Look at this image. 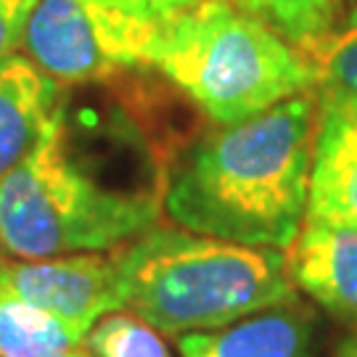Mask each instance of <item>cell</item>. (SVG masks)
I'll list each match as a JSON object with an SVG mask.
<instances>
[{"mask_svg": "<svg viewBox=\"0 0 357 357\" xmlns=\"http://www.w3.org/2000/svg\"><path fill=\"white\" fill-rule=\"evenodd\" d=\"M90 6L101 8V11L109 13H119V16H130V19H138L143 24H151V26H162L156 22V16L151 13V6L149 0H85Z\"/></svg>", "mask_w": 357, "mask_h": 357, "instance_id": "cell-16", "label": "cell"}, {"mask_svg": "<svg viewBox=\"0 0 357 357\" xmlns=\"http://www.w3.org/2000/svg\"><path fill=\"white\" fill-rule=\"evenodd\" d=\"M315 90L212 125L167 167L165 215L183 230L286 252L307 217Z\"/></svg>", "mask_w": 357, "mask_h": 357, "instance_id": "cell-2", "label": "cell"}, {"mask_svg": "<svg viewBox=\"0 0 357 357\" xmlns=\"http://www.w3.org/2000/svg\"><path fill=\"white\" fill-rule=\"evenodd\" d=\"M146 64L212 125H236L318 88L315 61L233 0H204L162 24Z\"/></svg>", "mask_w": 357, "mask_h": 357, "instance_id": "cell-4", "label": "cell"}, {"mask_svg": "<svg viewBox=\"0 0 357 357\" xmlns=\"http://www.w3.org/2000/svg\"><path fill=\"white\" fill-rule=\"evenodd\" d=\"M199 3H204V0H149L151 13L156 16L159 24H167V22L175 19L178 13L191 11V8H196Z\"/></svg>", "mask_w": 357, "mask_h": 357, "instance_id": "cell-17", "label": "cell"}, {"mask_svg": "<svg viewBox=\"0 0 357 357\" xmlns=\"http://www.w3.org/2000/svg\"><path fill=\"white\" fill-rule=\"evenodd\" d=\"M38 0H0V59L22 48V35Z\"/></svg>", "mask_w": 357, "mask_h": 357, "instance_id": "cell-15", "label": "cell"}, {"mask_svg": "<svg viewBox=\"0 0 357 357\" xmlns=\"http://www.w3.org/2000/svg\"><path fill=\"white\" fill-rule=\"evenodd\" d=\"M233 3L310 59L339 29V13H342L336 0H233Z\"/></svg>", "mask_w": 357, "mask_h": 357, "instance_id": "cell-12", "label": "cell"}, {"mask_svg": "<svg viewBox=\"0 0 357 357\" xmlns=\"http://www.w3.org/2000/svg\"><path fill=\"white\" fill-rule=\"evenodd\" d=\"M296 291L307 294L331 318L357 326V230L305 220L286 249Z\"/></svg>", "mask_w": 357, "mask_h": 357, "instance_id": "cell-8", "label": "cell"}, {"mask_svg": "<svg viewBox=\"0 0 357 357\" xmlns=\"http://www.w3.org/2000/svg\"><path fill=\"white\" fill-rule=\"evenodd\" d=\"M333 357H357V326L352 328V333H347L344 339L339 342Z\"/></svg>", "mask_w": 357, "mask_h": 357, "instance_id": "cell-18", "label": "cell"}, {"mask_svg": "<svg viewBox=\"0 0 357 357\" xmlns=\"http://www.w3.org/2000/svg\"><path fill=\"white\" fill-rule=\"evenodd\" d=\"M336 6H339V11H344V6H347V0H336Z\"/></svg>", "mask_w": 357, "mask_h": 357, "instance_id": "cell-20", "label": "cell"}, {"mask_svg": "<svg viewBox=\"0 0 357 357\" xmlns=\"http://www.w3.org/2000/svg\"><path fill=\"white\" fill-rule=\"evenodd\" d=\"M305 220L357 230V98L320 85Z\"/></svg>", "mask_w": 357, "mask_h": 357, "instance_id": "cell-7", "label": "cell"}, {"mask_svg": "<svg viewBox=\"0 0 357 357\" xmlns=\"http://www.w3.org/2000/svg\"><path fill=\"white\" fill-rule=\"evenodd\" d=\"M114 252L122 307L165 333L222 328L296 302L281 249L153 225Z\"/></svg>", "mask_w": 357, "mask_h": 357, "instance_id": "cell-3", "label": "cell"}, {"mask_svg": "<svg viewBox=\"0 0 357 357\" xmlns=\"http://www.w3.org/2000/svg\"><path fill=\"white\" fill-rule=\"evenodd\" d=\"M69 357H93V355H90V352H77V349H75V352H72Z\"/></svg>", "mask_w": 357, "mask_h": 357, "instance_id": "cell-19", "label": "cell"}, {"mask_svg": "<svg viewBox=\"0 0 357 357\" xmlns=\"http://www.w3.org/2000/svg\"><path fill=\"white\" fill-rule=\"evenodd\" d=\"M172 153L132 109L75 106L64 90L38 149L0 178V255L109 252L143 236L165 209Z\"/></svg>", "mask_w": 357, "mask_h": 357, "instance_id": "cell-1", "label": "cell"}, {"mask_svg": "<svg viewBox=\"0 0 357 357\" xmlns=\"http://www.w3.org/2000/svg\"><path fill=\"white\" fill-rule=\"evenodd\" d=\"M183 357H315V318L296 302L259 310L217 331L180 336Z\"/></svg>", "mask_w": 357, "mask_h": 357, "instance_id": "cell-9", "label": "cell"}, {"mask_svg": "<svg viewBox=\"0 0 357 357\" xmlns=\"http://www.w3.org/2000/svg\"><path fill=\"white\" fill-rule=\"evenodd\" d=\"M320 88H333L357 98V6L347 13L344 24L326 40L315 56Z\"/></svg>", "mask_w": 357, "mask_h": 357, "instance_id": "cell-14", "label": "cell"}, {"mask_svg": "<svg viewBox=\"0 0 357 357\" xmlns=\"http://www.w3.org/2000/svg\"><path fill=\"white\" fill-rule=\"evenodd\" d=\"M61 96L64 85L26 56L0 59V178L38 149Z\"/></svg>", "mask_w": 357, "mask_h": 357, "instance_id": "cell-10", "label": "cell"}, {"mask_svg": "<svg viewBox=\"0 0 357 357\" xmlns=\"http://www.w3.org/2000/svg\"><path fill=\"white\" fill-rule=\"evenodd\" d=\"M82 347L93 357H172L159 331L135 312H106L85 333Z\"/></svg>", "mask_w": 357, "mask_h": 357, "instance_id": "cell-13", "label": "cell"}, {"mask_svg": "<svg viewBox=\"0 0 357 357\" xmlns=\"http://www.w3.org/2000/svg\"><path fill=\"white\" fill-rule=\"evenodd\" d=\"M82 339L72 323L0 294V357H69Z\"/></svg>", "mask_w": 357, "mask_h": 357, "instance_id": "cell-11", "label": "cell"}, {"mask_svg": "<svg viewBox=\"0 0 357 357\" xmlns=\"http://www.w3.org/2000/svg\"><path fill=\"white\" fill-rule=\"evenodd\" d=\"M0 294L88 333L96 320L122 307L116 252H77L0 262Z\"/></svg>", "mask_w": 357, "mask_h": 357, "instance_id": "cell-6", "label": "cell"}, {"mask_svg": "<svg viewBox=\"0 0 357 357\" xmlns=\"http://www.w3.org/2000/svg\"><path fill=\"white\" fill-rule=\"evenodd\" d=\"M159 29L85 0H38L19 51L59 85L85 88L146 69Z\"/></svg>", "mask_w": 357, "mask_h": 357, "instance_id": "cell-5", "label": "cell"}]
</instances>
